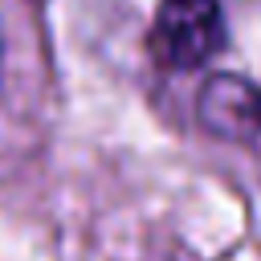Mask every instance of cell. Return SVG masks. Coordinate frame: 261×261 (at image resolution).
Wrapping results in <instances>:
<instances>
[{"instance_id": "1", "label": "cell", "mask_w": 261, "mask_h": 261, "mask_svg": "<svg viewBox=\"0 0 261 261\" xmlns=\"http://www.w3.org/2000/svg\"><path fill=\"white\" fill-rule=\"evenodd\" d=\"M224 49L220 0H159L151 24V53L163 69H200Z\"/></svg>"}, {"instance_id": "2", "label": "cell", "mask_w": 261, "mask_h": 261, "mask_svg": "<svg viewBox=\"0 0 261 261\" xmlns=\"http://www.w3.org/2000/svg\"><path fill=\"white\" fill-rule=\"evenodd\" d=\"M196 114L204 130L216 139H257L261 135V86L237 77V73H212L196 98Z\"/></svg>"}]
</instances>
